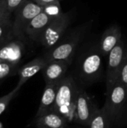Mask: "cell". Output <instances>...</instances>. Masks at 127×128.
<instances>
[{
	"label": "cell",
	"instance_id": "6da1fadb",
	"mask_svg": "<svg viewBox=\"0 0 127 128\" xmlns=\"http://www.w3.org/2000/svg\"><path fill=\"white\" fill-rule=\"evenodd\" d=\"M81 88L71 74L67 75L58 83L53 111L64 117L69 123L74 121L77 98Z\"/></svg>",
	"mask_w": 127,
	"mask_h": 128
},
{
	"label": "cell",
	"instance_id": "7a4b0ae2",
	"mask_svg": "<svg viewBox=\"0 0 127 128\" xmlns=\"http://www.w3.org/2000/svg\"><path fill=\"white\" fill-rule=\"evenodd\" d=\"M103 54L99 49L88 51L76 67V75H72L78 85L85 88L97 82L103 73Z\"/></svg>",
	"mask_w": 127,
	"mask_h": 128
},
{
	"label": "cell",
	"instance_id": "3957f363",
	"mask_svg": "<svg viewBox=\"0 0 127 128\" xmlns=\"http://www.w3.org/2000/svg\"><path fill=\"white\" fill-rule=\"evenodd\" d=\"M86 30L87 25L85 23V25L78 27L67 38L50 49L44 56L47 62L66 61L71 64L76 50L84 37Z\"/></svg>",
	"mask_w": 127,
	"mask_h": 128
},
{
	"label": "cell",
	"instance_id": "277c9868",
	"mask_svg": "<svg viewBox=\"0 0 127 128\" xmlns=\"http://www.w3.org/2000/svg\"><path fill=\"white\" fill-rule=\"evenodd\" d=\"M106 98L103 106L109 115L112 126L118 124L127 109V88L118 81L112 89L106 93Z\"/></svg>",
	"mask_w": 127,
	"mask_h": 128
},
{
	"label": "cell",
	"instance_id": "5b68a950",
	"mask_svg": "<svg viewBox=\"0 0 127 128\" xmlns=\"http://www.w3.org/2000/svg\"><path fill=\"white\" fill-rule=\"evenodd\" d=\"M71 16L68 13H62L53 18L39 38L38 41L46 49H52L62 39L70 24Z\"/></svg>",
	"mask_w": 127,
	"mask_h": 128
},
{
	"label": "cell",
	"instance_id": "8992f818",
	"mask_svg": "<svg viewBox=\"0 0 127 128\" xmlns=\"http://www.w3.org/2000/svg\"><path fill=\"white\" fill-rule=\"evenodd\" d=\"M43 10V6L31 1L25 0L16 9L12 23V32L17 37L25 34V28L28 22Z\"/></svg>",
	"mask_w": 127,
	"mask_h": 128
},
{
	"label": "cell",
	"instance_id": "52a82bcc",
	"mask_svg": "<svg viewBox=\"0 0 127 128\" xmlns=\"http://www.w3.org/2000/svg\"><path fill=\"white\" fill-rule=\"evenodd\" d=\"M127 48L124 42H121L109 52L106 70V92H109L118 82L125 58Z\"/></svg>",
	"mask_w": 127,
	"mask_h": 128
},
{
	"label": "cell",
	"instance_id": "ba28073f",
	"mask_svg": "<svg viewBox=\"0 0 127 128\" xmlns=\"http://www.w3.org/2000/svg\"><path fill=\"white\" fill-rule=\"evenodd\" d=\"M99 109L96 102L88 94L85 88H81L77 98L73 122L88 127Z\"/></svg>",
	"mask_w": 127,
	"mask_h": 128
},
{
	"label": "cell",
	"instance_id": "9c48e42d",
	"mask_svg": "<svg viewBox=\"0 0 127 128\" xmlns=\"http://www.w3.org/2000/svg\"><path fill=\"white\" fill-rule=\"evenodd\" d=\"M71 64L66 61H52L48 62L41 70L46 84H55L60 82L67 74Z\"/></svg>",
	"mask_w": 127,
	"mask_h": 128
},
{
	"label": "cell",
	"instance_id": "30bf717a",
	"mask_svg": "<svg viewBox=\"0 0 127 128\" xmlns=\"http://www.w3.org/2000/svg\"><path fill=\"white\" fill-rule=\"evenodd\" d=\"M24 52V46L19 40L5 42L0 47V63L11 64L14 67L20 62Z\"/></svg>",
	"mask_w": 127,
	"mask_h": 128
},
{
	"label": "cell",
	"instance_id": "8fae6325",
	"mask_svg": "<svg viewBox=\"0 0 127 128\" xmlns=\"http://www.w3.org/2000/svg\"><path fill=\"white\" fill-rule=\"evenodd\" d=\"M121 30L118 25H112L107 28L103 34L100 43L99 48L103 56L109 55V52L121 42Z\"/></svg>",
	"mask_w": 127,
	"mask_h": 128
},
{
	"label": "cell",
	"instance_id": "7c38bea8",
	"mask_svg": "<svg viewBox=\"0 0 127 128\" xmlns=\"http://www.w3.org/2000/svg\"><path fill=\"white\" fill-rule=\"evenodd\" d=\"M52 19L53 18L42 11L34 16L26 26L25 28V34L31 40L38 41L41 34Z\"/></svg>",
	"mask_w": 127,
	"mask_h": 128
},
{
	"label": "cell",
	"instance_id": "4fadbf2b",
	"mask_svg": "<svg viewBox=\"0 0 127 128\" xmlns=\"http://www.w3.org/2000/svg\"><path fill=\"white\" fill-rule=\"evenodd\" d=\"M47 64L48 62L45 57L36 58L28 62L19 70V82L16 86L22 88L29 79L41 71Z\"/></svg>",
	"mask_w": 127,
	"mask_h": 128
},
{
	"label": "cell",
	"instance_id": "5bb4252c",
	"mask_svg": "<svg viewBox=\"0 0 127 128\" xmlns=\"http://www.w3.org/2000/svg\"><path fill=\"white\" fill-rule=\"evenodd\" d=\"M59 83V82H58ZM58 83L55 84H46L44 88L40 103L37 111L36 118L44 115L50 111H53L54 104L55 102L57 90Z\"/></svg>",
	"mask_w": 127,
	"mask_h": 128
},
{
	"label": "cell",
	"instance_id": "9a60e30c",
	"mask_svg": "<svg viewBox=\"0 0 127 128\" xmlns=\"http://www.w3.org/2000/svg\"><path fill=\"white\" fill-rule=\"evenodd\" d=\"M69 122L59 113L50 111L36 118L35 126L37 128H67Z\"/></svg>",
	"mask_w": 127,
	"mask_h": 128
},
{
	"label": "cell",
	"instance_id": "2e32d148",
	"mask_svg": "<svg viewBox=\"0 0 127 128\" xmlns=\"http://www.w3.org/2000/svg\"><path fill=\"white\" fill-rule=\"evenodd\" d=\"M112 124L110 118L105 109H99L92 117L87 128H112Z\"/></svg>",
	"mask_w": 127,
	"mask_h": 128
},
{
	"label": "cell",
	"instance_id": "e0dca14e",
	"mask_svg": "<svg viewBox=\"0 0 127 128\" xmlns=\"http://www.w3.org/2000/svg\"><path fill=\"white\" fill-rule=\"evenodd\" d=\"M43 6V12L46 14L48 16H51L52 18H55L61 15L63 11L61 9V6L60 4L59 0H55L54 2H49L46 4L42 5Z\"/></svg>",
	"mask_w": 127,
	"mask_h": 128
},
{
	"label": "cell",
	"instance_id": "ac0fdd59",
	"mask_svg": "<svg viewBox=\"0 0 127 128\" xmlns=\"http://www.w3.org/2000/svg\"><path fill=\"white\" fill-rule=\"evenodd\" d=\"M20 88H21L20 87L16 86L10 92H9L8 94L0 98V115H1L4 112V110H6V108L9 105L10 101L18 94Z\"/></svg>",
	"mask_w": 127,
	"mask_h": 128
},
{
	"label": "cell",
	"instance_id": "d6986e66",
	"mask_svg": "<svg viewBox=\"0 0 127 128\" xmlns=\"http://www.w3.org/2000/svg\"><path fill=\"white\" fill-rule=\"evenodd\" d=\"M12 23L10 20V16L0 22V43L4 42L5 38L12 32Z\"/></svg>",
	"mask_w": 127,
	"mask_h": 128
},
{
	"label": "cell",
	"instance_id": "ffe728a7",
	"mask_svg": "<svg viewBox=\"0 0 127 128\" xmlns=\"http://www.w3.org/2000/svg\"><path fill=\"white\" fill-rule=\"evenodd\" d=\"M118 81L121 82L124 86H125L127 88V48L125 58H124Z\"/></svg>",
	"mask_w": 127,
	"mask_h": 128
},
{
	"label": "cell",
	"instance_id": "44dd1931",
	"mask_svg": "<svg viewBox=\"0 0 127 128\" xmlns=\"http://www.w3.org/2000/svg\"><path fill=\"white\" fill-rule=\"evenodd\" d=\"M25 0H6L4 2L6 10L8 14L15 10Z\"/></svg>",
	"mask_w": 127,
	"mask_h": 128
},
{
	"label": "cell",
	"instance_id": "7402d4cb",
	"mask_svg": "<svg viewBox=\"0 0 127 128\" xmlns=\"http://www.w3.org/2000/svg\"><path fill=\"white\" fill-rule=\"evenodd\" d=\"M14 68V66L9 64L0 63V79H3L10 74Z\"/></svg>",
	"mask_w": 127,
	"mask_h": 128
},
{
	"label": "cell",
	"instance_id": "603a6c76",
	"mask_svg": "<svg viewBox=\"0 0 127 128\" xmlns=\"http://www.w3.org/2000/svg\"><path fill=\"white\" fill-rule=\"evenodd\" d=\"M8 16H10V14L7 13L5 5L0 4V22Z\"/></svg>",
	"mask_w": 127,
	"mask_h": 128
},
{
	"label": "cell",
	"instance_id": "cb8c5ba5",
	"mask_svg": "<svg viewBox=\"0 0 127 128\" xmlns=\"http://www.w3.org/2000/svg\"><path fill=\"white\" fill-rule=\"evenodd\" d=\"M31 1H33V2H36V3L40 4V5H44V4H48V3H49V2H54V1H55V0H31Z\"/></svg>",
	"mask_w": 127,
	"mask_h": 128
},
{
	"label": "cell",
	"instance_id": "d4e9b609",
	"mask_svg": "<svg viewBox=\"0 0 127 128\" xmlns=\"http://www.w3.org/2000/svg\"><path fill=\"white\" fill-rule=\"evenodd\" d=\"M5 1H6V0H0V4H4ZM4 5H5V4H4Z\"/></svg>",
	"mask_w": 127,
	"mask_h": 128
},
{
	"label": "cell",
	"instance_id": "484cf974",
	"mask_svg": "<svg viewBox=\"0 0 127 128\" xmlns=\"http://www.w3.org/2000/svg\"><path fill=\"white\" fill-rule=\"evenodd\" d=\"M4 43H5V42H1V43H0V47H1V46L4 44Z\"/></svg>",
	"mask_w": 127,
	"mask_h": 128
},
{
	"label": "cell",
	"instance_id": "4316f807",
	"mask_svg": "<svg viewBox=\"0 0 127 128\" xmlns=\"http://www.w3.org/2000/svg\"><path fill=\"white\" fill-rule=\"evenodd\" d=\"M0 128H3V126H2V124L0 123Z\"/></svg>",
	"mask_w": 127,
	"mask_h": 128
},
{
	"label": "cell",
	"instance_id": "83f0119b",
	"mask_svg": "<svg viewBox=\"0 0 127 128\" xmlns=\"http://www.w3.org/2000/svg\"><path fill=\"white\" fill-rule=\"evenodd\" d=\"M59 1H62V0H59Z\"/></svg>",
	"mask_w": 127,
	"mask_h": 128
}]
</instances>
